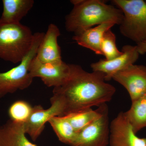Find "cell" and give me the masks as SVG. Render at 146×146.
I'll return each mask as SVG.
<instances>
[{
    "label": "cell",
    "mask_w": 146,
    "mask_h": 146,
    "mask_svg": "<svg viewBox=\"0 0 146 146\" xmlns=\"http://www.w3.org/2000/svg\"><path fill=\"white\" fill-rule=\"evenodd\" d=\"M71 72L63 85L54 88L53 93L61 98L65 106L64 116L111 100L116 92L113 85L106 82L104 74L89 72L81 66L70 64Z\"/></svg>",
    "instance_id": "obj_1"
},
{
    "label": "cell",
    "mask_w": 146,
    "mask_h": 146,
    "mask_svg": "<svg viewBox=\"0 0 146 146\" xmlns=\"http://www.w3.org/2000/svg\"><path fill=\"white\" fill-rule=\"evenodd\" d=\"M74 7L65 18L66 30L74 33L105 23L119 25L123 15L119 9L102 0H72Z\"/></svg>",
    "instance_id": "obj_2"
},
{
    "label": "cell",
    "mask_w": 146,
    "mask_h": 146,
    "mask_svg": "<svg viewBox=\"0 0 146 146\" xmlns=\"http://www.w3.org/2000/svg\"><path fill=\"white\" fill-rule=\"evenodd\" d=\"M33 38L30 29L21 23L0 22V58L14 64L21 63L31 48Z\"/></svg>",
    "instance_id": "obj_3"
},
{
    "label": "cell",
    "mask_w": 146,
    "mask_h": 146,
    "mask_svg": "<svg viewBox=\"0 0 146 146\" xmlns=\"http://www.w3.org/2000/svg\"><path fill=\"white\" fill-rule=\"evenodd\" d=\"M123 15L121 33L137 44L146 40V2L143 0H113Z\"/></svg>",
    "instance_id": "obj_4"
},
{
    "label": "cell",
    "mask_w": 146,
    "mask_h": 146,
    "mask_svg": "<svg viewBox=\"0 0 146 146\" xmlns=\"http://www.w3.org/2000/svg\"><path fill=\"white\" fill-rule=\"evenodd\" d=\"M44 34V33H34L31 48L20 64L7 72L0 73V99L18 90H24L31 85L33 78L29 72V67L32 60L36 56Z\"/></svg>",
    "instance_id": "obj_5"
},
{
    "label": "cell",
    "mask_w": 146,
    "mask_h": 146,
    "mask_svg": "<svg viewBox=\"0 0 146 146\" xmlns=\"http://www.w3.org/2000/svg\"><path fill=\"white\" fill-rule=\"evenodd\" d=\"M100 115L77 133L71 146H107L109 145L110 123L106 104L100 106Z\"/></svg>",
    "instance_id": "obj_6"
},
{
    "label": "cell",
    "mask_w": 146,
    "mask_h": 146,
    "mask_svg": "<svg viewBox=\"0 0 146 146\" xmlns=\"http://www.w3.org/2000/svg\"><path fill=\"white\" fill-rule=\"evenodd\" d=\"M50 102L51 106L47 109H44L39 105L33 107L29 117L24 123L26 133L33 141L39 138L44 129L45 124L51 118L65 115V104L60 97L53 94Z\"/></svg>",
    "instance_id": "obj_7"
},
{
    "label": "cell",
    "mask_w": 146,
    "mask_h": 146,
    "mask_svg": "<svg viewBox=\"0 0 146 146\" xmlns=\"http://www.w3.org/2000/svg\"><path fill=\"white\" fill-rule=\"evenodd\" d=\"M30 74L33 78L41 79L48 87H59L65 83L71 72L70 64L62 61L60 63H44L35 57L29 69Z\"/></svg>",
    "instance_id": "obj_8"
},
{
    "label": "cell",
    "mask_w": 146,
    "mask_h": 146,
    "mask_svg": "<svg viewBox=\"0 0 146 146\" xmlns=\"http://www.w3.org/2000/svg\"><path fill=\"white\" fill-rule=\"evenodd\" d=\"M112 79L127 91L131 102L146 94V66L133 64L116 73Z\"/></svg>",
    "instance_id": "obj_9"
},
{
    "label": "cell",
    "mask_w": 146,
    "mask_h": 146,
    "mask_svg": "<svg viewBox=\"0 0 146 146\" xmlns=\"http://www.w3.org/2000/svg\"><path fill=\"white\" fill-rule=\"evenodd\" d=\"M121 51L122 54L112 60L101 59L98 62L91 63V68L93 72L103 73L106 81H110L116 73L134 64L140 55L136 46L125 45L123 47Z\"/></svg>",
    "instance_id": "obj_10"
},
{
    "label": "cell",
    "mask_w": 146,
    "mask_h": 146,
    "mask_svg": "<svg viewBox=\"0 0 146 146\" xmlns=\"http://www.w3.org/2000/svg\"><path fill=\"white\" fill-rule=\"evenodd\" d=\"M110 146H146V138H140L133 132L124 112H120L110 125Z\"/></svg>",
    "instance_id": "obj_11"
},
{
    "label": "cell",
    "mask_w": 146,
    "mask_h": 146,
    "mask_svg": "<svg viewBox=\"0 0 146 146\" xmlns=\"http://www.w3.org/2000/svg\"><path fill=\"white\" fill-rule=\"evenodd\" d=\"M60 35V30L57 26L50 24L38 47L35 57L44 63L62 62L61 49L58 43V38Z\"/></svg>",
    "instance_id": "obj_12"
},
{
    "label": "cell",
    "mask_w": 146,
    "mask_h": 146,
    "mask_svg": "<svg viewBox=\"0 0 146 146\" xmlns=\"http://www.w3.org/2000/svg\"><path fill=\"white\" fill-rule=\"evenodd\" d=\"M111 23H105L74 33L73 39L80 46L93 51L96 54L102 55L101 43L104 33L115 25Z\"/></svg>",
    "instance_id": "obj_13"
},
{
    "label": "cell",
    "mask_w": 146,
    "mask_h": 146,
    "mask_svg": "<svg viewBox=\"0 0 146 146\" xmlns=\"http://www.w3.org/2000/svg\"><path fill=\"white\" fill-rule=\"evenodd\" d=\"M24 123L10 119L0 125V146H36L26 136Z\"/></svg>",
    "instance_id": "obj_14"
},
{
    "label": "cell",
    "mask_w": 146,
    "mask_h": 146,
    "mask_svg": "<svg viewBox=\"0 0 146 146\" xmlns=\"http://www.w3.org/2000/svg\"><path fill=\"white\" fill-rule=\"evenodd\" d=\"M3 11L0 22L18 24L33 7V0H3Z\"/></svg>",
    "instance_id": "obj_15"
},
{
    "label": "cell",
    "mask_w": 146,
    "mask_h": 146,
    "mask_svg": "<svg viewBox=\"0 0 146 146\" xmlns=\"http://www.w3.org/2000/svg\"><path fill=\"white\" fill-rule=\"evenodd\" d=\"M131 102L129 109L124 112L133 132L136 134L146 127V94Z\"/></svg>",
    "instance_id": "obj_16"
},
{
    "label": "cell",
    "mask_w": 146,
    "mask_h": 146,
    "mask_svg": "<svg viewBox=\"0 0 146 146\" xmlns=\"http://www.w3.org/2000/svg\"><path fill=\"white\" fill-rule=\"evenodd\" d=\"M58 140L63 143L71 146L75 139L76 132L65 116H55L49 120Z\"/></svg>",
    "instance_id": "obj_17"
},
{
    "label": "cell",
    "mask_w": 146,
    "mask_h": 146,
    "mask_svg": "<svg viewBox=\"0 0 146 146\" xmlns=\"http://www.w3.org/2000/svg\"><path fill=\"white\" fill-rule=\"evenodd\" d=\"M100 115L99 108L93 110L92 108H86L78 112L66 115L69 121L76 133L80 131Z\"/></svg>",
    "instance_id": "obj_18"
},
{
    "label": "cell",
    "mask_w": 146,
    "mask_h": 146,
    "mask_svg": "<svg viewBox=\"0 0 146 146\" xmlns=\"http://www.w3.org/2000/svg\"><path fill=\"white\" fill-rule=\"evenodd\" d=\"M116 37L111 29L104 33L101 43V50L105 59L110 60L120 56L122 54L116 46Z\"/></svg>",
    "instance_id": "obj_19"
},
{
    "label": "cell",
    "mask_w": 146,
    "mask_h": 146,
    "mask_svg": "<svg viewBox=\"0 0 146 146\" xmlns=\"http://www.w3.org/2000/svg\"><path fill=\"white\" fill-rule=\"evenodd\" d=\"M32 108L31 106L25 101L14 102L9 109L10 119L18 122H25L31 114Z\"/></svg>",
    "instance_id": "obj_20"
},
{
    "label": "cell",
    "mask_w": 146,
    "mask_h": 146,
    "mask_svg": "<svg viewBox=\"0 0 146 146\" xmlns=\"http://www.w3.org/2000/svg\"><path fill=\"white\" fill-rule=\"evenodd\" d=\"M136 46L139 54H146V40L137 44Z\"/></svg>",
    "instance_id": "obj_21"
},
{
    "label": "cell",
    "mask_w": 146,
    "mask_h": 146,
    "mask_svg": "<svg viewBox=\"0 0 146 146\" xmlns=\"http://www.w3.org/2000/svg\"><path fill=\"white\" fill-rule=\"evenodd\" d=\"M145 2H146V1H145Z\"/></svg>",
    "instance_id": "obj_22"
}]
</instances>
